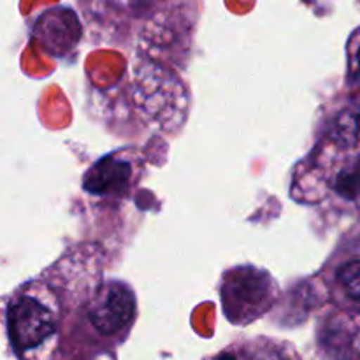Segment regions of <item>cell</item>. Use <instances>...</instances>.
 <instances>
[{
    "label": "cell",
    "instance_id": "6da1fadb",
    "mask_svg": "<svg viewBox=\"0 0 360 360\" xmlns=\"http://www.w3.org/2000/svg\"><path fill=\"white\" fill-rule=\"evenodd\" d=\"M7 326L14 347L18 350H30L55 333L56 319L35 297L21 295L7 311Z\"/></svg>",
    "mask_w": 360,
    "mask_h": 360
},
{
    "label": "cell",
    "instance_id": "7a4b0ae2",
    "mask_svg": "<svg viewBox=\"0 0 360 360\" xmlns=\"http://www.w3.org/2000/svg\"><path fill=\"white\" fill-rule=\"evenodd\" d=\"M136 299L122 283H105L88 304V319L102 336L122 333L134 319Z\"/></svg>",
    "mask_w": 360,
    "mask_h": 360
},
{
    "label": "cell",
    "instance_id": "3957f363",
    "mask_svg": "<svg viewBox=\"0 0 360 360\" xmlns=\"http://www.w3.org/2000/svg\"><path fill=\"white\" fill-rule=\"evenodd\" d=\"M34 37L41 39L44 48L62 51L76 46L81 37V25L69 7H51L41 14L34 28Z\"/></svg>",
    "mask_w": 360,
    "mask_h": 360
},
{
    "label": "cell",
    "instance_id": "277c9868",
    "mask_svg": "<svg viewBox=\"0 0 360 360\" xmlns=\"http://www.w3.org/2000/svg\"><path fill=\"white\" fill-rule=\"evenodd\" d=\"M130 178V167L118 158H102L84 178V188L91 193L122 192Z\"/></svg>",
    "mask_w": 360,
    "mask_h": 360
},
{
    "label": "cell",
    "instance_id": "5b68a950",
    "mask_svg": "<svg viewBox=\"0 0 360 360\" xmlns=\"http://www.w3.org/2000/svg\"><path fill=\"white\" fill-rule=\"evenodd\" d=\"M338 278H340L341 287L345 288L347 295L360 311V260H355V262L341 267Z\"/></svg>",
    "mask_w": 360,
    "mask_h": 360
},
{
    "label": "cell",
    "instance_id": "8992f818",
    "mask_svg": "<svg viewBox=\"0 0 360 360\" xmlns=\"http://www.w3.org/2000/svg\"><path fill=\"white\" fill-rule=\"evenodd\" d=\"M338 190L347 197H357L360 193V167L341 172L338 178Z\"/></svg>",
    "mask_w": 360,
    "mask_h": 360
},
{
    "label": "cell",
    "instance_id": "52a82bcc",
    "mask_svg": "<svg viewBox=\"0 0 360 360\" xmlns=\"http://www.w3.org/2000/svg\"><path fill=\"white\" fill-rule=\"evenodd\" d=\"M348 67H350V77L355 83H360V28L354 32L348 42Z\"/></svg>",
    "mask_w": 360,
    "mask_h": 360
},
{
    "label": "cell",
    "instance_id": "ba28073f",
    "mask_svg": "<svg viewBox=\"0 0 360 360\" xmlns=\"http://www.w3.org/2000/svg\"><path fill=\"white\" fill-rule=\"evenodd\" d=\"M136 6H157V4L167 2V0H130Z\"/></svg>",
    "mask_w": 360,
    "mask_h": 360
},
{
    "label": "cell",
    "instance_id": "9c48e42d",
    "mask_svg": "<svg viewBox=\"0 0 360 360\" xmlns=\"http://www.w3.org/2000/svg\"><path fill=\"white\" fill-rule=\"evenodd\" d=\"M218 360H234L232 357H229V355H224V357H220Z\"/></svg>",
    "mask_w": 360,
    "mask_h": 360
}]
</instances>
